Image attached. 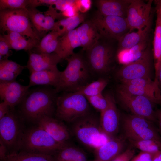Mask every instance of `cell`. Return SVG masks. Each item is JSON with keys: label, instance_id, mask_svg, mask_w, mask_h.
I'll return each mask as SVG.
<instances>
[{"label": "cell", "instance_id": "1", "mask_svg": "<svg viewBox=\"0 0 161 161\" xmlns=\"http://www.w3.org/2000/svg\"><path fill=\"white\" fill-rule=\"evenodd\" d=\"M57 93L55 89L47 87L29 90L20 104L23 118L37 123L44 117H52L55 111Z\"/></svg>", "mask_w": 161, "mask_h": 161}, {"label": "cell", "instance_id": "2", "mask_svg": "<svg viewBox=\"0 0 161 161\" xmlns=\"http://www.w3.org/2000/svg\"><path fill=\"white\" fill-rule=\"evenodd\" d=\"M65 60L67 66L61 71L58 83L55 88L57 93L77 92L90 82L92 75L83 53H74Z\"/></svg>", "mask_w": 161, "mask_h": 161}, {"label": "cell", "instance_id": "3", "mask_svg": "<svg viewBox=\"0 0 161 161\" xmlns=\"http://www.w3.org/2000/svg\"><path fill=\"white\" fill-rule=\"evenodd\" d=\"M114 41L101 37L93 47L85 51L84 56L92 75L101 77L113 69L117 50L113 43Z\"/></svg>", "mask_w": 161, "mask_h": 161}, {"label": "cell", "instance_id": "4", "mask_svg": "<svg viewBox=\"0 0 161 161\" xmlns=\"http://www.w3.org/2000/svg\"><path fill=\"white\" fill-rule=\"evenodd\" d=\"M68 144H63L58 142L38 126L24 131L17 151H22L54 156Z\"/></svg>", "mask_w": 161, "mask_h": 161}, {"label": "cell", "instance_id": "5", "mask_svg": "<svg viewBox=\"0 0 161 161\" xmlns=\"http://www.w3.org/2000/svg\"><path fill=\"white\" fill-rule=\"evenodd\" d=\"M70 130L72 135L88 148L95 149L105 143L103 141L105 136L100 129V118L90 112L71 123Z\"/></svg>", "mask_w": 161, "mask_h": 161}, {"label": "cell", "instance_id": "6", "mask_svg": "<svg viewBox=\"0 0 161 161\" xmlns=\"http://www.w3.org/2000/svg\"><path fill=\"white\" fill-rule=\"evenodd\" d=\"M89 112L86 97L78 92H64L57 97L55 115L62 121L71 123Z\"/></svg>", "mask_w": 161, "mask_h": 161}, {"label": "cell", "instance_id": "7", "mask_svg": "<svg viewBox=\"0 0 161 161\" xmlns=\"http://www.w3.org/2000/svg\"><path fill=\"white\" fill-rule=\"evenodd\" d=\"M124 137L128 140H151L161 145V135L153 122L133 114L120 116Z\"/></svg>", "mask_w": 161, "mask_h": 161}, {"label": "cell", "instance_id": "8", "mask_svg": "<svg viewBox=\"0 0 161 161\" xmlns=\"http://www.w3.org/2000/svg\"><path fill=\"white\" fill-rule=\"evenodd\" d=\"M27 8L0 10V29L3 31L17 32L28 38L39 41L41 37L30 20Z\"/></svg>", "mask_w": 161, "mask_h": 161}, {"label": "cell", "instance_id": "9", "mask_svg": "<svg viewBox=\"0 0 161 161\" xmlns=\"http://www.w3.org/2000/svg\"><path fill=\"white\" fill-rule=\"evenodd\" d=\"M150 44L139 58L124 64L117 71L115 76L121 83L138 78L151 79L153 57Z\"/></svg>", "mask_w": 161, "mask_h": 161}, {"label": "cell", "instance_id": "10", "mask_svg": "<svg viewBox=\"0 0 161 161\" xmlns=\"http://www.w3.org/2000/svg\"><path fill=\"white\" fill-rule=\"evenodd\" d=\"M101 37L118 41L129 32L126 18L103 15L98 11L91 19Z\"/></svg>", "mask_w": 161, "mask_h": 161}, {"label": "cell", "instance_id": "11", "mask_svg": "<svg viewBox=\"0 0 161 161\" xmlns=\"http://www.w3.org/2000/svg\"><path fill=\"white\" fill-rule=\"evenodd\" d=\"M14 110V109H13ZM10 109L0 119V140L10 153L17 151L18 145L24 131L19 118Z\"/></svg>", "mask_w": 161, "mask_h": 161}, {"label": "cell", "instance_id": "12", "mask_svg": "<svg viewBox=\"0 0 161 161\" xmlns=\"http://www.w3.org/2000/svg\"><path fill=\"white\" fill-rule=\"evenodd\" d=\"M117 97L123 105L133 114L146 119L153 122L157 121L156 112L153 103L149 99L144 96L130 94L118 89Z\"/></svg>", "mask_w": 161, "mask_h": 161}, {"label": "cell", "instance_id": "13", "mask_svg": "<svg viewBox=\"0 0 161 161\" xmlns=\"http://www.w3.org/2000/svg\"><path fill=\"white\" fill-rule=\"evenodd\" d=\"M104 95L107 98L108 104L100 112V126L102 133L109 139L115 137L118 132L120 115L113 95L109 92Z\"/></svg>", "mask_w": 161, "mask_h": 161}, {"label": "cell", "instance_id": "14", "mask_svg": "<svg viewBox=\"0 0 161 161\" xmlns=\"http://www.w3.org/2000/svg\"><path fill=\"white\" fill-rule=\"evenodd\" d=\"M152 0L147 2L141 0H131L128 7L126 19L129 32L145 27L153 14Z\"/></svg>", "mask_w": 161, "mask_h": 161}, {"label": "cell", "instance_id": "15", "mask_svg": "<svg viewBox=\"0 0 161 161\" xmlns=\"http://www.w3.org/2000/svg\"><path fill=\"white\" fill-rule=\"evenodd\" d=\"M27 10L30 20L34 28L41 37L45 34L53 30L55 20L62 16L52 7L49 6L48 10L41 12L35 7H28Z\"/></svg>", "mask_w": 161, "mask_h": 161}, {"label": "cell", "instance_id": "16", "mask_svg": "<svg viewBox=\"0 0 161 161\" xmlns=\"http://www.w3.org/2000/svg\"><path fill=\"white\" fill-rule=\"evenodd\" d=\"M28 85H22L15 81L0 82V97L1 101L7 103L10 109L20 104L29 91Z\"/></svg>", "mask_w": 161, "mask_h": 161}, {"label": "cell", "instance_id": "17", "mask_svg": "<svg viewBox=\"0 0 161 161\" xmlns=\"http://www.w3.org/2000/svg\"><path fill=\"white\" fill-rule=\"evenodd\" d=\"M37 123L38 126L58 142L63 144L69 143L68 141L72 135L63 122L53 117L45 116Z\"/></svg>", "mask_w": 161, "mask_h": 161}, {"label": "cell", "instance_id": "18", "mask_svg": "<svg viewBox=\"0 0 161 161\" xmlns=\"http://www.w3.org/2000/svg\"><path fill=\"white\" fill-rule=\"evenodd\" d=\"M62 59L56 53L50 54L30 52L26 67L30 74L32 72L57 67Z\"/></svg>", "mask_w": 161, "mask_h": 161}, {"label": "cell", "instance_id": "19", "mask_svg": "<svg viewBox=\"0 0 161 161\" xmlns=\"http://www.w3.org/2000/svg\"><path fill=\"white\" fill-rule=\"evenodd\" d=\"M123 139L116 137L109 139L104 144L94 149L96 160L111 161L122 152L125 146Z\"/></svg>", "mask_w": 161, "mask_h": 161}, {"label": "cell", "instance_id": "20", "mask_svg": "<svg viewBox=\"0 0 161 161\" xmlns=\"http://www.w3.org/2000/svg\"><path fill=\"white\" fill-rule=\"evenodd\" d=\"M153 14L144 27L135 32H128L118 41L117 51L128 49L138 44L150 35L153 24Z\"/></svg>", "mask_w": 161, "mask_h": 161}, {"label": "cell", "instance_id": "21", "mask_svg": "<svg viewBox=\"0 0 161 161\" xmlns=\"http://www.w3.org/2000/svg\"><path fill=\"white\" fill-rule=\"evenodd\" d=\"M131 0H98L96 1L97 11L105 15L126 18Z\"/></svg>", "mask_w": 161, "mask_h": 161}, {"label": "cell", "instance_id": "22", "mask_svg": "<svg viewBox=\"0 0 161 161\" xmlns=\"http://www.w3.org/2000/svg\"><path fill=\"white\" fill-rule=\"evenodd\" d=\"M76 29L83 51L93 47L101 37L91 19L85 20Z\"/></svg>", "mask_w": 161, "mask_h": 161}, {"label": "cell", "instance_id": "23", "mask_svg": "<svg viewBox=\"0 0 161 161\" xmlns=\"http://www.w3.org/2000/svg\"><path fill=\"white\" fill-rule=\"evenodd\" d=\"M117 88L130 94L145 97L154 103H161V91L159 86H149L141 84L131 85L121 83Z\"/></svg>", "mask_w": 161, "mask_h": 161}, {"label": "cell", "instance_id": "24", "mask_svg": "<svg viewBox=\"0 0 161 161\" xmlns=\"http://www.w3.org/2000/svg\"><path fill=\"white\" fill-rule=\"evenodd\" d=\"M156 2L157 18L152 50L155 70L154 80L158 81V73L161 64V1Z\"/></svg>", "mask_w": 161, "mask_h": 161}, {"label": "cell", "instance_id": "25", "mask_svg": "<svg viewBox=\"0 0 161 161\" xmlns=\"http://www.w3.org/2000/svg\"><path fill=\"white\" fill-rule=\"evenodd\" d=\"M79 47L81 44L76 28L59 37L55 53L65 59L73 54L74 49Z\"/></svg>", "mask_w": 161, "mask_h": 161}, {"label": "cell", "instance_id": "26", "mask_svg": "<svg viewBox=\"0 0 161 161\" xmlns=\"http://www.w3.org/2000/svg\"><path fill=\"white\" fill-rule=\"evenodd\" d=\"M61 71L57 67L34 72L30 74V87L38 85L51 86L55 88L59 79Z\"/></svg>", "mask_w": 161, "mask_h": 161}, {"label": "cell", "instance_id": "27", "mask_svg": "<svg viewBox=\"0 0 161 161\" xmlns=\"http://www.w3.org/2000/svg\"><path fill=\"white\" fill-rule=\"evenodd\" d=\"M150 35L138 44L127 50L117 51L116 58L119 63L126 64L134 61L143 54L150 44Z\"/></svg>", "mask_w": 161, "mask_h": 161}, {"label": "cell", "instance_id": "28", "mask_svg": "<svg viewBox=\"0 0 161 161\" xmlns=\"http://www.w3.org/2000/svg\"><path fill=\"white\" fill-rule=\"evenodd\" d=\"M55 161H87L85 152L75 146L67 144L54 156Z\"/></svg>", "mask_w": 161, "mask_h": 161}, {"label": "cell", "instance_id": "29", "mask_svg": "<svg viewBox=\"0 0 161 161\" xmlns=\"http://www.w3.org/2000/svg\"><path fill=\"white\" fill-rule=\"evenodd\" d=\"M24 68L23 66L7 59L0 61V82L15 80Z\"/></svg>", "mask_w": 161, "mask_h": 161}, {"label": "cell", "instance_id": "30", "mask_svg": "<svg viewBox=\"0 0 161 161\" xmlns=\"http://www.w3.org/2000/svg\"><path fill=\"white\" fill-rule=\"evenodd\" d=\"M86 15L84 13L70 17L60 19L56 22L53 30L56 31L59 36L74 29L85 20Z\"/></svg>", "mask_w": 161, "mask_h": 161}, {"label": "cell", "instance_id": "31", "mask_svg": "<svg viewBox=\"0 0 161 161\" xmlns=\"http://www.w3.org/2000/svg\"><path fill=\"white\" fill-rule=\"evenodd\" d=\"M59 37L56 31L53 30L49 32L43 36L35 48V51L33 52L47 54L55 53Z\"/></svg>", "mask_w": 161, "mask_h": 161}, {"label": "cell", "instance_id": "32", "mask_svg": "<svg viewBox=\"0 0 161 161\" xmlns=\"http://www.w3.org/2000/svg\"><path fill=\"white\" fill-rule=\"evenodd\" d=\"M2 161H55L53 156L19 151L8 154Z\"/></svg>", "mask_w": 161, "mask_h": 161}, {"label": "cell", "instance_id": "33", "mask_svg": "<svg viewBox=\"0 0 161 161\" xmlns=\"http://www.w3.org/2000/svg\"><path fill=\"white\" fill-rule=\"evenodd\" d=\"M108 83L106 78L100 77L96 80L92 81L81 88L77 92L85 97L96 95L102 93V92Z\"/></svg>", "mask_w": 161, "mask_h": 161}, {"label": "cell", "instance_id": "34", "mask_svg": "<svg viewBox=\"0 0 161 161\" xmlns=\"http://www.w3.org/2000/svg\"><path fill=\"white\" fill-rule=\"evenodd\" d=\"M133 147L141 151L154 154L161 150V145L151 140H128Z\"/></svg>", "mask_w": 161, "mask_h": 161}, {"label": "cell", "instance_id": "35", "mask_svg": "<svg viewBox=\"0 0 161 161\" xmlns=\"http://www.w3.org/2000/svg\"><path fill=\"white\" fill-rule=\"evenodd\" d=\"M39 41L26 37L11 42H8L10 49L17 50H24L30 51L38 45Z\"/></svg>", "mask_w": 161, "mask_h": 161}, {"label": "cell", "instance_id": "36", "mask_svg": "<svg viewBox=\"0 0 161 161\" xmlns=\"http://www.w3.org/2000/svg\"><path fill=\"white\" fill-rule=\"evenodd\" d=\"M30 0H0V10L26 9L30 6Z\"/></svg>", "mask_w": 161, "mask_h": 161}, {"label": "cell", "instance_id": "37", "mask_svg": "<svg viewBox=\"0 0 161 161\" xmlns=\"http://www.w3.org/2000/svg\"><path fill=\"white\" fill-rule=\"evenodd\" d=\"M86 97L89 104L100 113L106 109L108 106L107 98L102 93L96 95Z\"/></svg>", "mask_w": 161, "mask_h": 161}, {"label": "cell", "instance_id": "38", "mask_svg": "<svg viewBox=\"0 0 161 161\" xmlns=\"http://www.w3.org/2000/svg\"><path fill=\"white\" fill-rule=\"evenodd\" d=\"M10 49L8 42L2 35L0 36V61L7 59L9 56V50Z\"/></svg>", "mask_w": 161, "mask_h": 161}, {"label": "cell", "instance_id": "39", "mask_svg": "<svg viewBox=\"0 0 161 161\" xmlns=\"http://www.w3.org/2000/svg\"><path fill=\"white\" fill-rule=\"evenodd\" d=\"M135 154V150L129 148L122 152L111 161H131Z\"/></svg>", "mask_w": 161, "mask_h": 161}, {"label": "cell", "instance_id": "40", "mask_svg": "<svg viewBox=\"0 0 161 161\" xmlns=\"http://www.w3.org/2000/svg\"><path fill=\"white\" fill-rule=\"evenodd\" d=\"M61 14L62 16L65 18L73 17L79 14L75 1L74 4L69 5L64 10L61 12Z\"/></svg>", "mask_w": 161, "mask_h": 161}, {"label": "cell", "instance_id": "41", "mask_svg": "<svg viewBox=\"0 0 161 161\" xmlns=\"http://www.w3.org/2000/svg\"><path fill=\"white\" fill-rule=\"evenodd\" d=\"M75 4L79 11L84 13L91 8L92 1L90 0H76Z\"/></svg>", "mask_w": 161, "mask_h": 161}, {"label": "cell", "instance_id": "42", "mask_svg": "<svg viewBox=\"0 0 161 161\" xmlns=\"http://www.w3.org/2000/svg\"><path fill=\"white\" fill-rule=\"evenodd\" d=\"M76 0H56L54 5L56 9L61 12L64 10L69 5L74 4Z\"/></svg>", "mask_w": 161, "mask_h": 161}, {"label": "cell", "instance_id": "43", "mask_svg": "<svg viewBox=\"0 0 161 161\" xmlns=\"http://www.w3.org/2000/svg\"><path fill=\"white\" fill-rule=\"evenodd\" d=\"M2 35L8 42L16 41L25 37L19 33L14 32H7V34H3Z\"/></svg>", "mask_w": 161, "mask_h": 161}, {"label": "cell", "instance_id": "44", "mask_svg": "<svg viewBox=\"0 0 161 161\" xmlns=\"http://www.w3.org/2000/svg\"><path fill=\"white\" fill-rule=\"evenodd\" d=\"M153 154L141 151L133 157L131 161H152Z\"/></svg>", "mask_w": 161, "mask_h": 161}, {"label": "cell", "instance_id": "45", "mask_svg": "<svg viewBox=\"0 0 161 161\" xmlns=\"http://www.w3.org/2000/svg\"><path fill=\"white\" fill-rule=\"evenodd\" d=\"M56 0H30L29 6L30 7H35L41 5H47L52 6Z\"/></svg>", "mask_w": 161, "mask_h": 161}, {"label": "cell", "instance_id": "46", "mask_svg": "<svg viewBox=\"0 0 161 161\" xmlns=\"http://www.w3.org/2000/svg\"><path fill=\"white\" fill-rule=\"evenodd\" d=\"M10 109V106L7 103L1 102L0 103V119L5 115Z\"/></svg>", "mask_w": 161, "mask_h": 161}, {"label": "cell", "instance_id": "47", "mask_svg": "<svg viewBox=\"0 0 161 161\" xmlns=\"http://www.w3.org/2000/svg\"><path fill=\"white\" fill-rule=\"evenodd\" d=\"M8 149L3 142L0 140V159L1 161L3 160L6 158L7 154Z\"/></svg>", "mask_w": 161, "mask_h": 161}, {"label": "cell", "instance_id": "48", "mask_svg": "<svg viewBox=\"0 0 161 161\" xmlns=\"http://www.w3.org/2000/svg\"><path fill=\"white\" fill-rule=\"evenodd\" d=\"M156 117L158 125V130L161 134V109L156 111Z\"/></svg>", "mask_w": 161, "mask_h": 161}, {"label": "cell", "instance_id": "49", "mask_svg": "<svg viewBox=\"0 0 161 161\" xmlns=\"http://www.w3.org/2000/svg\"><path fill=\"white\" fill-rule=\"evenodd\" d=\"M152 161H161V150L153 154Z\"/></svg>", "mask_w": 161, "mask_h": 161}, {"label": "cell", "instance_id": "50", "mask_svg": "<svg viewBox=\"0 0 161 161\" xmlns=\"http://www.w3.org/2000/svg\"><path fill=\"white\" fill-rule=\"evenodd\" d=\"M157 80L159 87L161 91V64L158 73Z\"/></svg>", "mask_w": 161, "mask_h": 161}, {"label": "cell", "instance_id": "51", "mask_svg": "<svg viewBox=\"0 0 161 161\" xmlns=\"http://www.w3.org/2000/svg\"><path fill=\"white\" fill-rule=\"evenodd\" d=\"M93 161H98L95 160Z\"/></svg>", "mask_w": 161, "mask_h": 161}]
</instances>
